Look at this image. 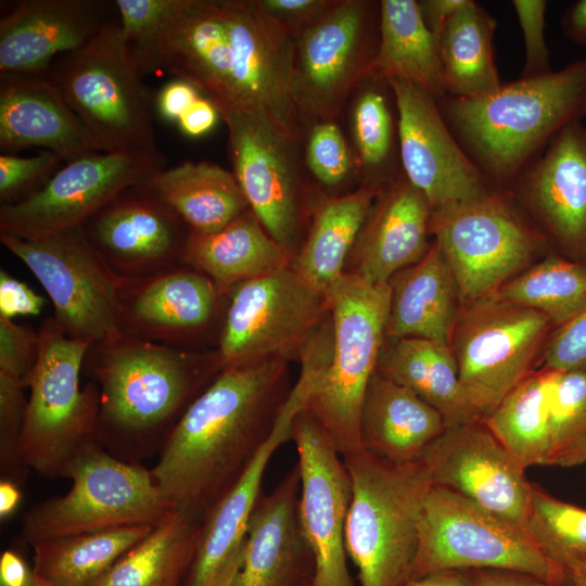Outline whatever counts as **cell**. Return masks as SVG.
Listing matches in <instances>:
<instances>
[{"label":"cell","mask_w":586,"mask_h":586,"mask_svg":"<svg viewBox=\"0 0 586 586\" xmlns=\"http://www.w3.org/2000/svg\"><path fill=\"white\" fill-rule=\"evenodd\" d=\"M293 54L294 36L257 0H174L156 66L193 85L217 109L262 111L302 142Z\"/></svg>","instance_id":"obj_1"},{"label":"cell","mask_w":586,"mask_h":586,"mask_svg":"<svg viewBox=\"0 0 586 586\" xmlns=\"http://www.w3.org/2000/svg\"><path fill=\"white\" fill-rule=\"evenodd\" d=\"M288 360L225 367L188 405L151 470L176 512L202 524L247 469L291 393Z\"/></svg>","instance_id":"obj_2"},{"label":"cell","mask_w":586,"mask_h":586,"mask_svg":"<svg viewBox=\"0 0 586 586\" xmlns=\"http://www.w3.org/2000/svg\"><path fill=\"white\" fill-rule=\"evenodd\" d=\"M451 132L488 182L515 181L569 124L586 115V59L501 84L474 98L437 101Z\"/></svg>","instance_id":"obj_3"},{"label":"cell","mask_w":586,"mask_h":586,"mask_svg":"<svg viewBox=\"0 0 586 586\" xmlns=\"http://www.w3.org/2000/svg\"><path fill=\"white\" fill-rule=\"evenodd\" d=\"M85 360L100 391L98 435L127 438L177 422L222 369L217 352L199 354L128 334L91 345Z\"/></svg>","instance_id":"obj_4"},{"label":"cell","mask_w":586,"mask_h":586,"mask_svg":"<svg viewBox=\"0 0 586 586\" xmlns=\"http://www.w3.org/2000/svg\"><path fill=\"white\" fill-rule=\"evenodd\" d=\"M343 459L352 482L345 548L358 579L361 586H406L429 474L420 461L393 463L364 448Z\"/></svg>","instance_id":"obj_5"},{"label":"cell","mask_w":586,"mask_h":586,"mask_svg":"<svg viewBox=\"0 0 586 586\" xmlns=\"http://www.w3.org/2000/svg\"><path fill=\"white\" fill-rule=\"evenodd\" d=\"M333 331L331 357L307 382L303 410L326 429L344 457L361 449L359 418L385 341L391 291L345 272L328 292Z\"/></svg>","instance_id":"obj_6"},{"label":"cell","mask_w":586,"mask_h":586,"mask_svg":"<svg viewBox=\"0 0 586 586\" xmlns=\"http://www.w3.org/2000/svg\"><path fill=\"white\" fill-rule=\"evenodd\" d=\"M39 354L28 378L30 390L20 441L27 468L46 477H65L76 457L98 436L100 391L80 388L79 377L91 347L69 337L53 317L39 329Z\"/></svg>","instance_id":"obj_7"},{"label":"cell","mask_w":586,"mask_h":586,"mask_svg":"<svg viewBox=\"0 0 586 586\" xmlns=\"http://www.w3.org/2000/svg\"><path fill=\"white\" fill-rule=\"evenodd\" d=\"M47 74L102 152H158L148 92L125 50L119 23L107 22L85 46L56 59Z\"/></svg>","instance_id":"obj_8"},{"label":"cell","mask_w":586,"mask_h":586,"mask_svg":"<svg viewBox=\"0 0 586 586\" xmlns=\"http://www.w3.org/2000/svg\"><path fill=\"white\" fill-rule=\"evenodd\" d=\"M450 570H507L555 586H571L521 526L448 488L429 487L419 522L412 578Z\"/></svg>","instance_id":"obj_9"},{"label":"cell","mask_w":586,"mask_h":586,"mask_svg":"<svg viewBox=\"0 0 586 586\" xmlns=\"http://www.w3.org/2000/svg\"><path fill=\"white\" fill-rule=\"evenodd\" d=\"M71 489L29 509L22 536L31 546L50 539L131 526L154 527L175 511L151 470L120 461L94 443L72 462Z\"/></svg>","instance_id":"obj_10"},{"label":"cell","mask_w":586,"mask_h":586,"mask_svg":"<svg viewBox=\"0 0 586 586\" xmlns=\"http://www.w3.org/2000/svg\"><path fill=\"white\" fill-rule=\"evenodd\" d=\"M0 241L42 285L54 308L52 317L69 337L93 345L124 335L127 278L109 266L81 226L36 239L0 232Z\"/></svg>","instance_id":"obj_11"},{"label":"cell","mask_w":586,"mask_h":586,"mask_svg":"<svg viewBox=\"0 0 586 586\" xmlns=\"http://www.w3.org/2000/svg\"><path fill=\"white\" fill-rule=\"evenodd\" d=\"M380 2L334 0L294 36L292 91L303 128L336 120L372 72L379 42Z\"/></svg>","instance_id":"obj_12"},{"label":"cell","mask_w":586,"mask_h":586,"mask_svg":"<svg viewBox=\"0 0 586 586\" xmlns=\"http://www.w3.org/2000/svg\"><path fill=\"white\" fill-rule=\"evenodd\" d=\"M217 355L222 368L270 357L290 359L330 314L328 295L291 265L228 293Z\"/></svg>","instance_id":"obj_13"},{"label":"cell","mask_w":586,"mask_h":586,"mask_svg":"<svg viewBox=\"0 0 586 586\" xmlns=\"http://www.w3.org/2000/svg\"><path fill=\"white\" fill-rule=\"evenodd\" d=\"M550 323L495 292L458 315L449 346L461 385L483 419L531 372Z\"/></svg>","instance_id":"obj_14"},{"label":"cell","mask_w":586,"mask_h":586,"mask_svg":"<svg viewBox=\"0 0 586 586\" xmlns=\"http://www.w3.org/2000/svg\"><path fill=\"white\" fill-rule=\"evenodd\" d=\"M228 129L232 173L250 209L283 247H293L304 219L301 143L264 112L218 107Z\"/></svg>","instance_id":"obj_15"},{"label":"cell","mask_w":586,"mask_h":586,"mask_svg":"<svg viewBox=\"0 0 586 586\" xmlns=\"http://www.w3.org/2000/svg\"><path fill=\"white\" fill-rule=\"evenodd\" d=\"M165 164L160 151L97 152L71 161L24 199L0 205V232L36 239L82 226L123 191L145 184Z\"/></svg>","instance_id":"obj_16"},{"label":"cell","mask_w":586,"mask_h":586,"mask_svg":"<svg viewBox=\"0 0 586 586\" xmlns=\"http://www.w3.org/2000/svg\"><path fill=\"white\" fill-rule=\"evenodd\" d=\"M431 233L455 277L461 303L496 292L533 256L537 235L502 195L432 213Z\"/></svg>","instance_id":"obj_17"},{"label":"cell","mask_w":586,"mask_h":586,"mask_svg":"<svg viewBox=\"0 0 586 586\" xmlns=\"http://www.w3.org/2000/svg\"><path fill=\"white\" fill-rule=\"evenodd\" d=\"M387 81L397 112L402 171L432 213L491 194L488 180L451 132L437 100L410 82Z\"/></svg>","instance_id":"obj_18"},{"label":"cell","mask_w":586,"mask_h":586,"mask_svg":"<svg viewBox=\"0 0 586 586\" xmlns=\"http://www.w3.org/2000/svg\"><path fill=\"white\" fill-rule=\"evenodd\" d=\"M301 475L300 518L315 557L313 586H355L346 563L345 525L352 482L322 424L301 409L291 423Z\"/></svg>","instance_id":"obj_19"},{"label":"cell","mask_w":586,"mask_h":586,"mask_svg":"<svg viewBox=\"0 0 586 586\" xmlns=\"http://www.w3.org/2000/svg\"><path fill=\"white\" fill-rule=\"evenodd\" d=\"M419 461L433 485L456 492L525 530L532 483L484 421L446 426Z\"/></svg>","instance_id":"obj_20"},{"label":"cell","mask_w":586,"mask_h":586,"mask_svg":"<svg viewBox=\"0 0 586 586\" xmlns=\"http://www.w3.org/2000/svg\"><path fill=\"white\" fill-rule=\"evenodd\" d=\"M120 277L142 279L182 264L189 228L144 184L131 187L81 226Z\"/></svg>","instance_id":"obj_21"},{"label":"cell","mask_w":586,"mask_h":586,"mask_svg":"<svg viewBox=\"0 0 586 586\" xmlns=\"http://www.w3.org/2000/svg\"><path fill=\"white\" fill-rule=\"evenodd\" d=\"M221 297L208 277L186 264L152 277L127 279L123 332L187 349L215 323Z\"/></svg>","instance_id":"obj_22"},{"label":"cell","mask_w":586,"mask_h":586,"mask_svg":"<svg viewBox=\"0 0 586 586\" xmlns=\"http://www.w3.org/2000/svg\"><path fill=\"white\" fill-rule=\"evenodd\" d=\"M300 492L296 464L270 494L260 495L235 586H313L316 564L301 523Z\"/></svg>","instance_id":"obj_23"},{"label":"cell","mask_w":586,"mask_h":586,"mask_svg":"<svg viewBox=\"0 0 586 586\" xmlns=\"http://www.w3.org/2000/svg\"><path fill=\"white\" fill-rule=\"evenodd\" d=\"M515 181L557 243L586 258V126H565Z\"/></svg>","instance_id":"obj_24"},{"label":"cell","mask_w":586,"mask_h":586,"mask_svg":"<svg viewBox=\"0 0 586 586\" xmlns=\"http://www.w3.org/2000/svg\"><path fill=\"white\" fill-rule=\"evenodd\" d=\"M98 0H23L0 21V73L47 72L107 23Z\"/></svg>","instance_id":"obj_25"},{"label":"cell","mask_w":586,"mask_h":586,"mask_svg":"<svg viewBox=\"0 0 586 586\" xmlns=\"http://www.w3.org/2000/svg\"><path fill=\"white\" fill-rule=\"evenodd\" d=\"M0 148H42L65 163L102 152L47 72L0 74Z\"/></svg>","instance_id":"obj_26"},{"label":"cell","mask_w":586,"mask_h":586,"mask_svg":"<svg viewBox=\"0 0 586 586\" xmlns=\"http://www.w3.org/2000/svg\"><path fill=\"white\" fill-rule=\"evenodd\" d=\"M431 217L428 201L402 171L377 195L348 256L353 266L345 272L387 284L428 252Z\"/></svg>","instance_id":"obj_27"},{"label":"cell","mask_w":586,"mask_h":586,"mask_svg":"<svg viewBox=\"0 0 586 586\" xmlns=\"http://www.w3.org/2000/svg\"><path fill=\"white\" fill-rule=\"evenodd\" d=\"M298 411L296 399L289 397L269 438L202 523L196 555L182 586H208L245 540L251 515L263 494L264 473L276 450L291 440V423Z\"/></svg>","instance_id":"obj_28"},{"label":"cell","mask_w":586,"mask_h":586,"mask_svg":"<svg viewBox=\"0 0 586 586\" xmlns=\"http://www.w3.org/2000/svg\"><path fill=\"white\" fill-rule=\"evenodd\" d=\"M388 285L385 341L413 337L449 345L460 298L451 269L435 241L420 260L393 276Z\"/></svg>","instance_id":"obj_29"},{"label":"cell","mask_w":586,"mask_h":586,"mask_svg":"<svg viewBox=\"0 0 586 586\" xmlns=\"http://www.w3.org/2000/svg\"><path fill=\"white\" fill-rule=\"evenodd\" d=\"M445 428L444 418L435 408L409 388L374 371L359 418L364 449L393 463L419 461Z\"/></svg>","instance_id":"obj_30"},{"label":"cell","mask_w":586,"mask_h":586,"mask_svg":"<svg viewBox=\"0 0 586 586\" xmlns=\"http://www.w3.org/2000/svg\"><path fill=\"white\" fill-rule=\"evenodd\" d=\"M293 256L250 209L218 231H189L182 264L204 273L226 296L244 281L290 266Z\"/></svg>","instance_id":"obj_31"},{"label":"cell","mask_w":586,"mask_h":586,"mask_svg":"<svg viewBox=\"0 0 586 586\" xmlns=\"http://www.w3.org/2000/svg\"><path fill=\"white\" fill-rule=\"evenodd\" d=\"M377 370L435 408L446 426L484 421L461 385L449 345L413 337L384 341Z\"/></svg>","instance_id":"obj_32"},{"label":"cell","mask_w":586,"mask_h":586,"mask_svg":"<svg viewBox=\"0 0 586 586\" xmlns=\"http://www.w3.org/2000/svg\"><path fill=\"white\" fill-rule=\"evenodd\" d=\"M372 76L410 82L437 101L446 97L440 40L416 0H382Z\"/></svg>","instance_id":"obj_33"},{"label":"cell","mask_w":586,"mask_h":586,"mask_svg":"<svg viewBox=\"0 0 586 586\" xmlns=\"http://www.w3.org/2000/svg\"><path fill=\"white\" fill-rule=\"evenodd\" d=\"M381 191L361 184L349 193L316 202L307 237L291 266L318 291L328 294L344 276L352 249Z\"/></svg>","instance_id":"obj_34"},{"label":"cell","mask_w":586,"mask_h":586,"mask_svg":"<svg viewBox=\"0 0 586 586\" xmlns=\"http://www.w3.org/2000/svg\"><path fill=\"white\" fill-rule=\"evenodd\" d=\"M186 224L189 231H218L250 211L232 173L217 164L186 161L164 168L145 184Z\"/></svg>","instance_id":"obj_35"},{"label":"cell","mask_w":586,"mask_h":586,"mask_svg":"<svg viewBox=\"0 0 586 586\" xmlns=\"http://www.w3.org/2000/svg\"><path fill=\"white\" fill-rule=\"evenodd\" d=\"M202 524L174 512L92 586H180L196 555Z\"/></svg>","instance_id":"obj_36"},{"label":"cell","mask_w":586,"mask_h":586,"mask_svg":"<svg viewBox=\"0 0 586 586\" xmlns=\"http://www.w3.org/2000/svg\"><path fill=\"white\" fill-rule=\"evenodd\" d=\"M495 18L472 0L450 18L440 40L446 95L474 98L497 89L494 59Z\"/></svg>","instance_id":"obj_37"},{"label":"cell","mask_w":586,"mask_h":586,"mask_svg":"<svg viewBox=\"0 0 586 586\" xmlns=\"http://www.w3.org/2000/svg\"><path fill=\"white\" fill-rule=\"evenodd\" d=\"M395 107L385 79L370 75L355 91L348 120L364 186L383 190L402 174Z\"/></svg>","instance_id":"obj_38"},{"label":"cell","mask_w":586,"mask_h":586,"mask_svg":"<svg viewBox=\"0 0 586 586\" xmlns=\"http://www.w3.org/2000/svg\"><path fill=\"white\" fill-rule=\"evenodd\" d=\"M558 370L531 371L484 419L519 463L550 466V407Z\"/></svg>","instance_id":"obj_39"},{"label":"cell","mask_w":586,"mask_h":586,"mask_svg":"<svg viewBox=\"0 0 586 586\" xmlns=\"http://www.w3.org/2000/svg\"><path fill=\"white\" fill-rule=\"evenodd\" d=\"M152 530L131 526L38 543L33 572L52 586H92Z\"/></svg>","instance_id":"obj_40"},{"label":"cell","mask_w":586,"mask_h":586,"mask_svg":"<svg viewBox=\"0 0 586 586\" xmlns=\"http://www.w3.org/2000/svg\"><path fill=\"white\" fill-rule=\"evenodd\" d=\"M495 293L562 327L586 309V264L550 256Z\"/></svg>","instance_id":"obj_41"},{"label":"cell","mask_w":586,"mask_h":586,"mask_svg":"<svg viewBox=\"0 0 586 586\" xmlns=\"http://www.w3.org/2000/svg\"><path fill=\"white\" fill-rule=\"evenodd\" d=\"M525 530L539 549L570 575L586 561V509L532 483Z\"/></svg>","instance_id":"obj_42"},{"label":"cell","mask_w":586,"mask_h":586,"mask_svg":"<svg viewBox=\"0 0 586 586\" xmlns=\"http://www.w3.org/2000/svg\"><path fill=\"white\" fill-rule=\"evenodd\" d=\"M550 436V466L586 462V370H558L551 393Z\"/></svg>","instance_id":"obj_43"},{"label":"cell","mask_w":586,"mask_h":586,"mask_svg":"<svg viewBox=\"0 0 586 586\" xmlns=\"http://www.w3.org/2000/svg\"><path fill=\"white\" fill-rule=\"evenodd\" d=\"M304 165L323 189L340 190L359 169L352 148L336 120H318L305 126Z\"/></svg>","instance_id":"obj_44"},{"label":"cell","mask_w":586,"mask_h":586,"mask_svg":"<svg viewBox=\"0 0 586 586\" xmlns=\"http://www.w3.org/2000/svg\"><path fill=\"white\" fill-rule=\"evenodd\" d=\"M174 0H116L125 50L143 75L157 71L156 52Z\"/></svg>","instance_id":"obj_45"},{"label":"cell","mask_w":586,"mask_h":586,"mask_svg":"<svg viewBox=\"0 0 586 586\" xmlns=\"http://www.w3.org/2000/svg\"><path fill=\"white\" fill-rule=\"evenodd\" d=\"M27 384L0 372V459L2 479L23 481L27 467L20 455V441L27 407Z\"/></svg>","instance_id":"obj_46"},{"label":"cell","mask_w":586,"mask_h":586,"mask_svg":"<svg viewBox=\"0 0 586 586\" xmlns=\"http://www.w3.org/2000/svg\"><path fill=\"white\" fill-rule=\"evenodd\" d=\"M62 161L60 155L48 150H42L40 153L27 157L13 153H1V204L20 201L26 196L27 192L30 194V189L42 180H48Z\"/></svg>","instance_id":"obj_47"},{"label":"cell","mask_w":586,"mask_h":586,"mask_svg":"<svg viewBox=\"0 0 586 586\" xmlns=\"http://www.w3.org/2000/svg\"><path fill=\"white\" fill-rule=\"evenodd\" d=\"M511 3L522 29L525 46V61L521 77H536L550 73L549 51L545 38L547 1L513 0Z\"/></svg>","instance_id":"obj_48"},{"label":"cell","mask_w":586,"mask_h":586,"mask_svg":"<svg viewBox=\"0 0 586 586\" xmlns=\"http://www.w3.org/2000/svg\"><path fill=\"white\" fill-rule=\"evenodd\" d=\"M38 354L39 332L28 324H20L0 316V372L27 384Z\"/></svg>","instance_id":"obj_49"},{"label":"cell","mask_w":586,"mask_h":586,"mask_svg":"<svg viewBox=\"0 0 586 586\" xmlns=\"http://www.w3.org/2000/svg\"><path fill=\"white\" fill-rule=\"evenodd\" d=\"M543 361L546 369L586 370V309L558 328L548 342Z\"/></svg>","instance_id":"obj_50"},{"label":"cell","mask_w":586,"mask_h":586,"mask_svg":"<svg viewBox=\"0 0 586 586\" xmlns=\"http://www.w3.org/2000/svg\"><path fill=\"white\" fill-rule=\"evenodd\" d=\"M257 3L295 36L318 20L334 0H257Z\"/></svg>","instance_id":"obj_51"},{"label":"cell","mask_w":586,"mask_h":586,"mask_svg":"<svg viewBox=\"0 0 586 586\" xmlns=\"http://www.w3.org/2000/svg\"><path fill=\"white\" fill-rule=\"evenodd\" d=\"M44 298L25 282L0 269V316L13 320L16 316L39 315Z\"/></svg>","instance_id":"obj_52"},{"label":"cell","mask_w":586,"mask_h":586,"mask_svg":"<svg viewBox=\"0 0 586 586\" xmlns=\"http://www.w3.org/2000/svg\"><path fill=\"white\" fill-rule=\"evenodd\" d=\"M201 97V92L190 82L176 79L161 89L156 105L161 116L177 122L180 116Z\"/></svg>","instance_id":"obj_53"},{"label":"cell","mask_w":586,"mask_h":586,"mask_svg":"<svg viewBox=\"0 0 586 586\" xmlns=\"http://www.w3.org/2000/svg\"><path fill=\"white\" fill-rule=\"evenodd\" d=\"M220 114L216 105L201 95L177 120L180 130L188 137L198 138L208 133Z\"/></svg>","instance_id":"obj_54"},{"label":"cell","mask_w":586,"mask_h":586,"mask_svg":"<svg viewBox=\"0 0 586 586\" xmlns=\"http://www.w3.org/2000/svg\"><path fill=\"white\" fill-rule=\"evenodd\" d=\"M468 0H422L418 1L421 15L429 29L437 37L450 18Z\"/></svg>","instance_id":"obj_55"},{"label":"cell","mask_w":586,"mask_h":586,"mask_svg":"<svg viewBox=\"0 0 586 586\" xmlns=\"http://www.w3.org/2000/svg\"><path fill=\"white\" fill-rule=\"evenodd\" d=\"M472 586H555L533 575L507 570H479Z\"/></svg>","instance_id":"obj_56"},{"label":"cell","mask_w":586,"mask_h":586,"mask_svg":"<svg viewBox=\"0 0 586 586\" xmlns=\"http://www.w3.org/2000/svg\"><path fill=\"white\" fill-rule=\"evenodd\" d=\"M34 572L21 555L5 550L0 556V586H28Z\"/></svg>","instance_id":"obj_57"},{"label":"cell","mask_w":586,"mask_h":586,"mask_svg":"<svg viewBox=\"0 0 586 586\" xmlns=\"http://www.w3.org/2000/svg\"><path fill=\"white\" fill-rule=\"evenodd\" d=\"M563 33L574 42L586 47V0L571 3L561 16Z\"/></svg>","instance_id":"obj_58"},{"label":"cell","mask_w":586,"mask_h":586,"mask_svg":"<svg viewBox=\"0 0 586 586\" xmlns=\"http://www.w3.org/2000/svg\"><path fill=\"white\" fill-rule=\"evenodd\" d=\"M476 571L450 570L411 579L406 586H472Z\"/></svg>","instance_id":"obj_59"},{"label":"cell","mask_w":586,"mask_h":586,"mask_svg":"<svg viewBox=\"0 0 586 586\" xmlns=\"http://www.w3.org/2000/svg\"><path fill=\"white\" fill-rule=\"evenodd\" d=\"M244 546L245 540L224 564L208 586H235V578L243 561Z\"/></svg>","instance_id":"obj_60"},{"label":"cell","mask_w":586,"mask_h":586,"mask_svg":"<svg viewBox=\"0 0 586 586\" xmlns=\"http://www.w3.org/2000/svg\"><path fill=\"white\" fill-rule=\"evenodd\" d=\"M17 483L1 479L0 482V518L5 520L9 518L18 507L22 493L18 488Z\"/></svg>","instance_id":"obj_61"},{"label":"cell","mask_w":586,"mask_h":586,"mask_svg":"<svg viewBox=\"0 0 586 586\" xmlns=\"http://www.w3.org/2000/svg\"><path fill=\"white\" fill-rule=\"evenodd\" d=\"M571 586H586V561L571 574Z\"/></svg>","instance_id":"obj_62"},{"label":"cell","mask_w":586,"mask_h":586,"mask_svg":"<svg viewBox=\"0 0 586 586\" xmlns=\"http://www.w3.org/2000/svg\"><path fill=\"white\" fill-rule=\"evenodd\" d=\"M28 586H52V585L48 584L47 582H44L43 579H41L40 577L34 574Z\"/></svg>","instance_id":"obj_63"},{"label":"cell","mask_w":586,"mask_h":586,"mask_svg":"<svg viewBox=\"0 0 586 586\" xmlns=\"http://www.w3.org/2000/svg\"><path fill=\"white\" fill-rule=\"evenodd\" d=\"M585 117H586V115H585Z\"/></svg>","instance_id":"obj_64"}]
</instances>
